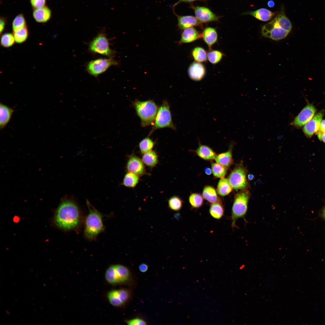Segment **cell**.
I'll use <instances>...</instances> for the list:
<instances>
[{
	"label": "cell",
	"mask_w": 325,
	"mask_h": 325,
	"mask_svg": "<svg viewBox=\"0 0 325 325\" xmlns=\"http://www.w3.org/2000/svg\"><path fill=\"white\" fill-rule=\"evenodd\" d=\"M54 220L57 226L65 230L76 229L81 224V214L76 204L70 200H65L57 209Z\"/></svg>",
	"instance_id": "1"
},
{
	"label": "cell",
	"mask_w": 325,
	"mask_h": 325,
	"mask_svg": "<svg viewBox=\"0 0 325 325\" xmlns=\"http://www.w3.org/2000/svg\"><path fill=\"white\" fill-rule=\"evenodd\" d=\"M292 27L291 23L286 16L283 7L280 12L272 20L262 26V33L265 37L278 41L286 37Z\"/></svg>",
	"instance_id": "2"
},
{
	"label": "cell",
	"mask_w": 325,
	"mask_h": 325,
	"mask_svg": "<svg viewBox=\"0 0 325 325\" xmlns=\"http://www.w3.org/2000/svg\"><path fill=\"white\" fill-rule=\"evenodd\" d=\"M89 212L85 220L84 234L88 240L94 239L104 229L101 213L87 201Z\"/></svg>",
	"instance_id": "3"
},
{
	"label": "cell",
	"mask_w": 325,
	"mask_h": 325,
	"mask_svg": "<svg viewBox=\"0 0 325 325\" xmlns=\"http://www.w3.org/2000/svg\"><path fill=\"white\" fill-rule=\"evenodd\" d=\"M133 105L140 119L142 127L153 124L159 108L154 101L152 100H136L133 102Z\"/></svg>",
	"instance_id": "4"
},
{
	"label": "cell",
	"mask_w": 325,
	"mask_h": 325,
	"mask_svg": "<svg viewBox=\"0 0 325 325\" xmlns=\"http://www.w3.org/2000/svg\"><path fill=\"white\" fill-rule=\"evenodd\" d=\"M250 196L248 189L241 190L235 195L231 210V226L233 228L236 227V222L238 219L245 217Z\"/></svg>",
	"instance_id": "5"
},
{
	"label": "cell",
	"mask_w": 325,
	"mask_h": 325,
	"mask_svg": "<svg viewBox=\"0 0 325 325\" xmlns=\"http://www.w3.org/2000/svg\"><path fill=\"white\" fill-rule=\"evenodd\" d=\"M131 277L129 269L120 264L110 265L107 269L105 274L106 281L113 285L125 284L130 280Z\"/></svg>",
	"instance_id": "6"
},
{
	"label": "cell",
	"mask_w": 325,
	"mask_h": 325,
	"mask_svg": "<svg viewBox=\"0 0 325 325\" xmlns=\"http://www.w3.org/2000/svg\"><path fill=\"white\" fill-rule=\"evenodd\" d=\"M165 128L176 130V127L172 122L169 105L166 101H164L158 108L153 126L149 136L155 130Z\"/></svg>",
	"instance_id": "7"
},
{
	"label": "cell",
	"mask_w": 325,
	"mask_h": 325,
	"mask_svg": "<svg viewBox=\"0 0 325 325\" xmlns=\"http://www.w3.org/2000/svg\"><path fill=\"white\" fill-rule=\"evenodd\" d=\"M247 173V169L242 162L235 165L228 178L233 189H248L249 184L246 178Z\"/></svg>",
	"instance_id": "8"
},
{
	"label": "cell",
	"mask_w": 325,
	"mask_h": 325,
	"mask_svg": "<svg viewBox=\"0 0 325 325\" xmlns=\"http://www.w3.org/2000/svg\"><path fill=\"white\" fill-rule=\"evenodd\" d=\"M108 39L104 32L98 34L89 44V50L91 52L112 58L114 52L110 47Z\"/></svg>",
	"instance_id": "9"
},
{
	"label": "cell",
	"mask_w": 325,
	"mask_h": 325,
	"mask_svg": "<svg viewBox=\"0 0 325 325\" xmlns=\"http://www.w3.org/2000/svg\"><path fill=\"white\" fill-rule=\"evenodd\" d=\"M118 64L113 58H100L90 61L86 67L87 70L91 75L97 76L106 71L110 67Z\"/></svg>",
	"instance_id": "10"
},
{
	"label": "cell",
	"mask_w": 325,
	"mask_h": 325,
	"mask_svg": "<svg viewBox=\"0 0 325 325\" xmlns=\"http://www.w3.org/2000/svg\"><path fill=\"white\" fill-rule=\"evenodd\" d=\"M130 292L125 289L111 290L108 292L107 297L110 303L115 307H120L124 305L129 300Z\"/></svg>",
	"instance_id": "11"
},
{
	"label": "cell",
	"mask_w": 325,
	"mask_h": 325,
	"mask_svg": "<svg viewBox=\"0 0 325 325\" xmlns=\"http://www.w3.org/2000/svg\"><path fill=\"white\" fill-rule=\"evenodd\" d=\"M316 112L315 106L308 103L291 122L290 125L296 128L304 126L314 116Z\"/></svg>",
	"instance_id": "12"
},
{
	"label": "cell",
	"mask_w": 325,
	"mask_h": 325,
	"mask_svg": "<svg viewBox=\"0 0 325 325\" xmlns=\"http://www.w3.org/2000/svg\"><path fill=\"white\" fill-rule=\"evenodd\" d=\"M190 7L194 11L195 17L201 23L219 21L220 17L213 13L208 8L193 5Z\"/></svg>",
	"instance_id": "13"
},
{
	"label": "cell",
	"mask_w": 325,
	"mask_h": 325,
	"mask_svg": "<svg viewBox=\"0 0 325 325\" xmlns=\"http://www.w3.org/2000/svg\"><path fill=\"white\" fill-rule=\"evenodd\" d=\"M324 113V110L320 111L304 125L303 131L306 137L310 138L319 131Z\"/></svg>",
	"instance_id": "14"
},
{
	"label": "cell",
	"mask_w": 325,
	"mask_h": 325,
	"mask_svg": "<svg viewBox=\"0 0 325 325\" xmlns=\"http://www.w3.org/2000/svg\"><path fill=\"white\" fill-rule=\"evenodd\" d=\"M126 169L128 172L135 173L139 176L145 173V168L142 159L134 155L131 156L126 164Z\"/></svg>",
	"instance_id": "15"
},
{
	"label": "cell",
	"mask_w": 325,
	"mask_h": 325,
	"mask_svg": "<svg viewBox=\"0 0 325 325\" xmlns=\"http://www.w3.org/2000/svg\"><path fill=\"white\" fill-rule=\"evenodd\" d=\"M188 73L191 79L198 81L202 80L204 77L206 70L205 66L202 63L195 61L189 67Z\"/></svg>",
	"instance_id": "16"
},
{
	"label": "cell",
	"mask_w": 325,
	"mask_h": 325,
	"mask_svg": "<svg viewBox=\"0 0 325 325\" xmlns=\"http://www.w3.org/2000/svg\"><path fill=\"white\" fill-rule=\"evenodd\" d=\"M234 144V142H231L227 151L217 155L215 159L216 162L228 169L229 168L233 163L232 151Z\"/></svg>",
	"instance_id": "17"
},
{
	"label": "cell",
	"mask_w": 325,
	"mask_h": 325,
	"mask_svg": "<svg viewBox=\"0 0 325 325\" xmlns=\"http://www.w3.org/2000/svg\"><path fill=\"white\" fill-rule=\"evenodd\" d=\"M176 15L178 20V26L181 29H184L199 26L201 24L195 17L190 15Z\"/></svg>",
	"instance_id": "18"
},
{
	"label": "cell",
	"mask_w": 325,
	"mask_h": 325,
	"mask_svg": "<svg viewBox=\"0 0 325 325\" xmlns=\"http://www.w3.org/2000/svg\"><path fill=\"white\" fill-rule=\"evenodd\" d=\"M201 38V33H200L194 27H190L184 29L181 34L179 43H190Z\"/></svg>",
	"instance_id": "19"
},
{
	"label": "cell",
	"mask_w": 325,
	"mask_h": 325,
	"mask_svg": "<svg viewBox=\"0 0 325 325\" xmlns=\"http://www.w3.org/2000/svg\"><path fill=\"white\" fill-rule=\"evenodd\" d=\"M199 146L195 150L196 153L201 159L211 161L215 159L217 154L210 147L201 144L198 140Z\"/></svg>",
	"instance_id": "20"
},
{
	"label": "cell",
	"mask_w": 325,
	"mask_h": 325,
	"mask_svg": "<svg viewBox=\"0 0 325 325\" xmlns=\"http://www.w3.org/2000/svg\"><path fill=\"white\" fill-rule=\"evenodd\" d=\"M14 110L11 107L0 103V128H5L10 122Z\"/></svg>",
	"instance_id": "21"
},
{
	"label": "cell",
	"mask_w": 325,
	"mask_h": 325,
	"mask_svg": "<svg viewBox=\"0 0 325 325\" xmlns=\"http://www.w3.org/2000/svg\"><path fill=\"white\" fill-rule=\"evenodd\" d=\"M275 13L267 9L261 8L253 11L246 12L243 14L250 15L260 20L267 21L272 19L275 15Z\"/></svg>",
	"instance_id": "22"
},
{
	"label": "cell",
	"mask_w": 325,
	"mask_h": 325,
	"mask_svg": "<svg viewBox=\"0 0 325 325\" xmlns=\"http://www.w3.org/2000/svg\"><path fill=\"white\" fill-rule=\"evenodd\" d=\"M32 15L35 20L40 23H44L48 21L51 17V12L48 7L34 9Z\"/></svg>",
	"instance_id": "23"
},
{
	"label": "cell",
	"mask_w": 325,
	"mask_h": 325,
	"mask_svg": "<svg viewBox=\"0 0 325 325\" xmlns=\"http://www.w3.org/2000/svg\"><path fill=\"white\" fill-rule=\"evenodd\" d=\"M201 34L202 38L211 49V47L217 41L218 34L216 29L210 27H206Z\"/></svg>",
	"instance_id": "24"
},
{
	"label": "cell",
	"mask_w": 325,
	"mask_h": 325,
	"mask_svg": "<svg viewBox=\"0 0 325 325\" xmlns=\"http://www.w3.org/2000/svg\"><path fill=\"white\" fill-rule=\"evenodd\" d=\"M217 193L213 187L206 185L203 189L202 196L206 200L212 203L220 201Z\"/></svg>",
	"instance_id": "25"
},
{
	"label": "cell",
	"mask_w": 325,
	"mask_h": 325,
	"mask_svg": "<svg viewBox=\"0 0 325 325\" xmlns=\"http://www.w3.org/2000/svg\"><path fill=\"white\" fill-rule=\"evenodd\" d=\"M232 189L228 179L223 178L219 181L216 191L219 195L225 196L229 194L231 192Z\"/></svg>",
	"instance_id": "26"
},
{
	"label": "cell",
	"mask_w": 325,
	"mask_h": 325,
	"mask_svg": "<svg viewBox=\"0 0 325 325\" xmlns=\"http://www.w3.org/2000/svg\"><path fill=\"white\" fill-rule=\"evenodd\" d=\"M142 160L144 164L150 167L155 166L158 161L157 154L153 150L143 154Z\"/></svg>",
	"instance_id": "27"
},
{
	"label": "cell",
	"mask_w": 325,
	"mask_h": 325,
	"mask_svg": "<svg viewBox=\"0 0 325 325\" xmlns=\"http://www.w3.org/2000/svg\"><path fill=\"white\" fill-rule=\"evenodd\" d=\"M139 176L133 173L128 172L125 175L122 184L125 186L129 188H133L138 183Z\"/></svg>",
	"instance_id": "28"
},
{
	"label": "cell",
	"mask_w": 325,
	"mask_h": 325,
	"mask_svg": "<svg viewBox=\"0 0 325 325\" xmlns=\"http://www.w3.org/2000/svg\"><path fill=\"white\" fill-rule=\"evenodd\" d=\"M191 55L195 61L203 63L206 62L207 59V53L203 48L197 47L193 48L191 51Z\"/></svg>",
	"instance_id": "29"
},
{
	"label": "cell",
	"mask_w": 325,
	"mask_h": 325,
	"mask_svg": "<svg viewBox=\"0 0 325 325\" xmlns=\"http://www.w3.org/2000/svg\"><path fill=\"white\" fill-rule=\"evenodd\" d=\"M209 212L210 215L214 218L217 219H220L224 213V209L220 201L212 203L210 206Z\"/></svg>",
	"instance_id": "30"
},
{
	"label": "cell",
	"mask_w": 325,
	"mask_h": 325,
	"mask_svg": "<svg viewBox=\"0 0 325 325\" xmlns=\"http://www.w3.org/2000/svg\"><path fill=\"white\" fill-rule=\"evenodd\" d=\"M155 145V142L149 137L142 139L139 144L141 153L144 154L152 150Z\"/></svg>",
	"instance_id": "31"
},
{
	"label": "cell",
	"mask_w": 325,
	"mask_h": 325,
	"mask_svg": "<svg viewBox=\"0 0 325 325\" xmlns=\"http://www.w3.org/2000/svg\"><path fill=\"white\" fill-rule=\"evenodd\" d=\"M211 169L214 177L221 178H224L226 175L228 169L216 162L212 163Z\"/></svg>",
	"instance_id": "32"
},
{
	"label": "cell",
	"mask_w": 325,
	"mask_h": 325,
	"mask_svg": "<svg viewBox=\"0 0 325 325\" xmlns=\"http://www.w3.org/2000/svg\"><path fill=\"white\" fill-rule=\"evenodd\" d=\"M203 196L199 193H193L189 197V202L191 206L198 208L202 206L203 203Z\"/></svg>",
	"instance_id": "33"
},
{
	"label": "cell",
	"mask_w": 325,
	"mask_h": 325,
	"mask_svg": "<svg viewBox=\"0 0 325 325\" xmlns=\"http://www.w3.org/2000/svg\"><path fill=\"white\" fill-rule=\"evenodd\" d=\"M12 26L13 32L27 26L25 19L22 14H18L15 17L12 22Z\"/></svg>",
	"instance_id": "34"
},
{
	"label": "cell",
	"mask_w": 325,
	"mask_h": 325,
	"mask_svg": "<svg viewBox=\"0 0 325 325\" xmlns=\"http://www.w3.org/2000/svg\"><path fill=\"white\" fill-rule=\"evenodd\" d=\"M224 55L220 51L210 49L207 53V59L211 63L215 64L221 60Z\"/></svg>",
	"instance_id": "35"
},
{
	"label": "cell",
	"mask_w": 325,
	"mask_h": 325,
	"mask_svg": "<svg viewBox=\"0 0 325 325\" xmlns=\"http://www.w3.org/2000/svg\"><path fill=\"white\" fill-rule=\"evenodd\" d=\"M183 203V201L180 197L177 196H173L168 200V206L171 210L178 211L181 209Z\"/></svg>",
	"instance_id": "36"
},
{
	"label": "cell",
	"mask_w": 325,
	"mask_h": 325,
	"mask_svg": "<svg viewBox=\"0 0 325 325\" xmlns=\"http://www.w3.org/2000/svg\"><path fill=\"white\" fill-rule=\"evenodd\" d=\"M13 33L15 42L18 43H21L25 42L28 36L27 26L20 30L13 32Z\"/></svg>",
	"instance_id": "37"
},
{
	"label": "cell",
	"mask_w": 325,
	"mask_h": 325,
	"mask_svg": "<svg viewBox=\"0 0 325 325\" xmlns=\"http://www.w3.org/2000/svg\"><path fill=\"white\" fill-rule=\"evenodd\" d=\"M15 41L13 34L9 33L3 34L1 38V45L5 48H8L13 45Z\"/></svg>",
	"instance_id": "38"
},
{
	"label": "cell",
	"mask_w": 325,
	"mask_h": 325,
	"mask_svg": "<svg viewBox=\"0 0 325 325\" xmlns=\"http://www.w3.org/2000/svg\"><path fill=\"white\" fill-rule=\"evenodd\" d=\"M128 325H146V322L143 319L139 318H135L126 321Z\"/></svg>",
	"instance_id": "39"
},
{
	"label": "cell",
	"mask_w": 325,
	"mask_h": 325,
	"mask_svg": "<svg viewBox=\"0 0 325 325\" xmlns=\"http://www.w3.org/2000/svg\"><path fill=\"white\" fill-rule=\"evenodd\" d=\"M30 2L32 7L35 9L45 6L46 0H30Z\"/></svg>",
	"instance_id": "40"
},
{
	"label": "cell",
	"mask_w": 325,
	"mask_h": 325,
	"mask_svg": "<svg viewBox=\"0 0 325 325\" xmlns=\"http://www.w3.org/2000/svg\"><path fill=\"white\" fill-rule=\"evenodd\" d=\"M148 267L147 265L145 263H142L139 265V269L140 272H145L148 270Z\"/></svg>",
	"instance_id": "41"
},
{
	"label": "cell",
	"mask_w": 325,
	"mask_h": 325,
	"mask_svg": "<svg viewBox=\"0 0 325 325\" xmlns=\"http://www.w3.org/2000/svg\"><path fill=\"white\" fill-rule=\"evenodd\" d=\"M318 215L321 219L325 221V205L319 212Z\"/></svg>",
	"instance_id": "42"
},
{
	"label": "cell",
	"mask_w": 325,
	"mask_h": 325,
	"mask_svg": "<svg viewBox=\"0 0 325 325\" xmlns=\"http://www.w3.org/2000/svg\"><path fill=\"white\" fill-rule=\"evenodd\" d=\"M318 138L320 141L325 143V132H322L318 131L317 133Z\"/></svg>",
	"instance_id": "43"
},
{
	"label": "cell",
	"mask_w": 325,
	"mask_h": 325,
	"mask_svg": "<svg viewBox=\"0 0 325 325\" xmlns=\"http://www.w3.org/2000/svg\"><path fill=\"white\" fill-rule=\"evenodd\" d=\"M5 25V20L3 18H1L0 19V32L1 34L4 31Z\"/></svg>",
	"instance_id": "44"
},
{
	"label": "cell",
	"mask_w": 325,
	"mask_h": 325,
	"mask_svg": "<svg viewBox=\"0 0 325 325\" xmlns=\"http://www.w3.org/2000/svg\"><path fill=\"white\" fill-rule=\"evenodd\" d=\"M205 1L206 0H179L178 2L175 3L173 5V9H174V8L178 4L181 2H193L196 1Z\"/></svg>",
	"instance_id": "45"
},
{
	"label": "cell",
	"mask_w": 325,
	"mask_h": 325,
	"mask_svg": "<svg viewBox=\"0 0 325 325\" xmlns=\"http://www.w3.org/2000/svg\"><path fill=\"white\" fill-rule=\"evenodd\" d=\"M318 131L322 132H325V119L321 121Z\"/></svg>",
	"instance_id": "46"
},
{
	"label": "cell",
	"mask_w": 325,
	"mask_h": 325,
	"mask_svg": "<svg viewBox=\"0 0 325 325\" xmlns=\"http://www.w3.org/2000/svg\"><path fill=\"white\" fill-rule=\"evenodd\" d=\"M205 173L208 175H210L212 173V169L209 167L206 168L204 169Z\"/></svg>",
	"instance_id": "47"
},
{
	"label": "cell",
	"mask_w": 325,
	"mask_h": 325,
	"mask_svg": "<svg viewBox=\"0 0 325 325\" xmlns=\"http://www.w3.org/2000/svg\"><path fill=\"white\" fill-rule=\"evenodd\" d=\"M268 6L270 8H273L274 6L275 3L272 0H270L267 3Z\"/></svg>",
	"instance_id": "48"
},
{
	"label": "cell",
	"mask_w": 325,
	"mask_h": 325,
	"mask_svg": "<svg viewBox=\"0 0 325 325\" xmlns=\"http://www.w3.org/2000/svg\"><path fill=\"white\" fill-rule=\"evenodd\" d=\"M248 179L249 180H251L253 178V176L252 175L249 174L248 176Z\"/></svg>",
	"instance_id": "49"
}]
</instances>
